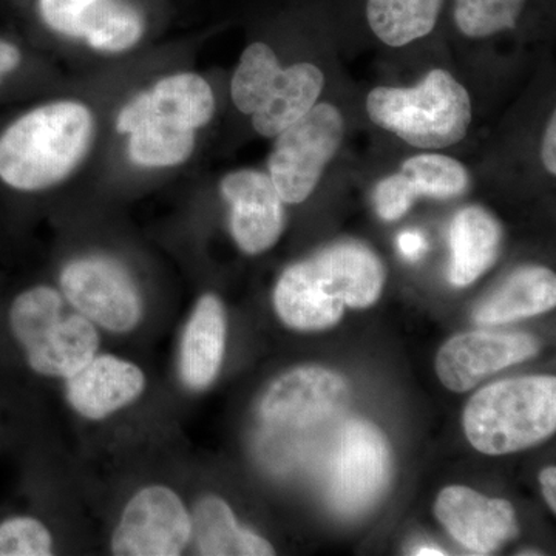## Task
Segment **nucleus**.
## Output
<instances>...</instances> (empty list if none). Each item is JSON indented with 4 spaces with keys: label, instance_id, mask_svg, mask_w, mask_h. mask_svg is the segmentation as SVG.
Listing matches in <instances>:
<instances>
[{
    "label": "nucleus",
    "instance_id": "obj_1",
    "mask_svg": "<svg viewBox=\"0 0 556 556\" xmlns=\"http://www.w3.org/2000/svg\"><path fill=\"white\" fill-rule=\"evenodd\" d=\"M383 283L378 255L358 241H342L285 270L274 305L288 327L318 331L334 327L345 306L367 308L378 302Z\"/></svg>",
    "mask_w": 556,
    "mask_h": 556
},
{
    "label": "nucleus",
    "instance_id": "obj_2",
    "mask_svg": "<svg viewBox=\"0 0 556 556\" xmlns=\"http://www.w3.org/2000/svg\"><path fill=\"white\" fill-rule=\"evenodd\" d=\"M211 86L193 73L169 76L121 110L116 129L130 135L129 156L141 167H174L192 155L195 130L214 116Z\"/></svg>",
    "mask_w": 556,
    "mask_h": 556
},
{
    "label": "nucleus",
    "instance_id": "obj_3",
    "mask_svg": "<svg viewBox=\"0 0 556 556\" xmlns=\"http://www.w3.org/2000/svg\"><path fill=\"white\" fill-rule=\"evenodd\" d=\"M93 130V115L79 102L31 110L0 137V179L27 192L56 185L87 155Z\"/></svg>",
    "mask_w": 556,
    "mask_h": 556
},
{
    "label": "nucleus",
    "instance_id": "obj_4",
    "mask_svg": "<svg viewBox=\"0 0 556 556\" xmlns=\"http://www.w3.org/2000/svg\"><path fill=\"white\" fill-rule=\"evenodd\" d=\"M556 380L507 379L482 388L464 412L467 439L484 455H508L555 433Z\"/></svg>",
    "mask_w": 556,
    "mask_h": 556
},
{
    "label": "nucleus",
    "instance_id": "obj_5",
    "mask_svg": "<svg viewBox=\"0 0 556 556\" xmlns=\"http://www.w3.org/2000/svg\"><path fill=\"white\" fill-rule=\"evenodd\" d=\"M369 118L419 149H445L466 138L471 123L468 91L445 70L409 89L378 87L367 98Z\"/></svg>",
    "mask_w": 556,
    "mask_h": 556
},
{
    "label": "nucleus",
    "instance_id": "obj_6",
    "mask_svg": "<svg viewBox=\"0 0 556 556\" xmlns=\"http://www.w3.org/2000/svg\"><path fill=\"white\" fill-rule=\"evenodd\" d=\"M14 338L24 346L36 372L70 378L97 354V329L78 309H70L60 292L47 287L22 292L10 309Z\"/></svg>",
    "mask_w": 556,
    "mask_h": 556
},
{
    "label": "nucleus",
    "instance_id": "obj_7",
    "mask_svg": "<svg viewBox=\"0 0 556 556\" xmlns=\"http://www.w3.org/2000/svg\"><path fill=\"white\" fill-rule=\"evenodd\" d=\"M276 138L269 177L283 203H302L342 144V113L328 102L316 104Z\"/></svg>",
    "mask_w": 556,
    "mask_h": 556
},
{
    "label": "nucleus",
    "instance_id": "obj_8",
    "mask_svg": "<svg viewBox=\"0 0 556 556\" xmlns=\"http://www.w3.org/2000/svg\"><path fill=\"white\" fill-rule=\"evenodd\" d=\"M390 478L391 452L382 431L365 420L346 422L329 475L331 506L345 517L364 514L383 495Z\"/></svg>",
    "mask_w": 556,
    "mask_h": 556
},
{
    "label": "nucleus",
    "instance_id": "obj_9",
    "mask_svg": "<svg viewBox=\"0 0 556 556\" xmlns=\"http://www.w3.org/2000/svg\"><path fill=\"white\" fill-rule=\"evenodd\" d=\"M61 287L73 308L110 331H130L141 318L137 288L112 260H75L62 270Z\"/></svg>",
    "mask_w": 556,
    "mask_h": 556
},
{
    "label": "nucleus",
    "instance_id": "obj_10",
    "mask_svg": "<svg viewBox=\"0 0 556 556\" xmlns=\"http://www.w3.org/2000/svg\"><path fill=\"white\" fill-rule=\"evenodd\" d=\"M190 515L167 486H148L131 497L113 535V554L177 556L190 540Z\"/></svg>",
    "mask_w": 556,
    "mask_h": 556
},
{
    "label": "nucleus",
    "instance_id": "obj_11",
    "mask_svg": "<svg viewBox=\"0 0 556 556\" xmlns=\"http://www.w3.org/2000/svg\"><path fill=\"white\" fill-rule=\"evenodd\" d=\"M538 348L535 338L519 332H466L439 350L437 372L448 390L464 393L501 369L535 356Z\"/></svg>",
    "mask_w": 556,
    "mask_h": 556
},
{
    "label": "nucleus",
    "instance_id": "obj_12",
    "mask_svg": "<svg viewBox=\"0 0 556 556\" xmlns=\"http://www.w3.org/2000/svg\"><path fill=\"white\" fill-rule=\"evenodd\" d=\"M350 390L345 379L331 369L302 367L281 376L260 405L266 422L305 427L345 407Z\"/></svg>",
    "mask_w": 556,
    "mask_h": 556
},
{
    "label": "nucleus",
    "instance_id": "obj_13",
    "mask_svg": "<svg viewBox=\"0 0 556 556\" xmlns=\"http://www.w3.org/2000/svg\"><path fill=\"white\" fill-rule=\"evenodd\" d=\"M434 514L457 543L478 555L496 551L517 532L515 510L507 501L479 495L468 486L442 490Z\"/></svg>",
    "mask_w": 556,
    "mask_h": 556
},
{
    "label": "nucleus",
    "instance_id": "obj_14",
    "mask_svg": "<svg viewBox=\"0 0 556 556\" xmlns=\"http://www.w3.org/2000/svg\"><path fill=\"white\" fill-rule=\"evenodd\" d=\"M222 192L232 206L230 228L239 247L248 254L273 248L283 230L285 211L269 175L233 172L223 179Z\"/></svg>",
    "mask_w": 556,
    "mask_h": 556
},
{
    "label": "nucleus",
    "instance_id": "obj_15",
    "mask_svg": "<svg viewBox=\"0 0 556 556\" xmlns=\"http://www.w3.org/2000/svg\"><path fill=\"white\" fill-rule=\"evenodd\" d=\"M142 388L144 375L137 365L115 356H100L70 376L67 396L80 415L101 419L135 401Z\"/></svg>",
    "mask_w": 556,
    "mask_h": 556
},
{
    "label": "nucleus",
    "instance_id": "obj_16",
    "mask_svg": "<svg viewBox=\"0 0 556 556\" xmlns=\"http://www.w3.org/2000/svg\"><path fill=\"white\" fill-rule=\"evenodd\" d=\"M226 316L215 295L197 303L181 342L179 369L186 386L203 390L217 378L225 356Z\"/></svg>",
    "mask_w": 556,
    "mask_h": 556
},
{
    "label": "nucleus",
    "instance_id": "obj_17",
    "mask_svg": "<svg viewBox=\"0 0 556 556\" xmlns=\"http://www.w3.org/2000/svg\"><path fill=\"white\" fill-rule=\"evenodd\" d=\"M501 239L500 223L485 208L470 206L457 212L450 226V281L457 288L477 281L496 262Z\"/></svg>",
    "mask_w": 556,
    "mask_h": 556
},
{
    "label": "nucleus",
    "instance_id": "obj_18",
    "mask_svg": "<svg viewBox=\"0 0 556 556\" xmlns=\"http://www.w3.org/2000/svg\"><path fill=\"white\" fill-rule=\"evenodd\" d=\"M325 75L309 62L281 68L262 108L252 115V126L262 137L276 138L316 105Z\"/></svg>",
    "mask_w": 556,
    "mask_h": 556
},
{
    "label": "nucleus",
    "instance_id": "obj_19",
    "mask_svg": "<svg viewBox=\"0 0 556 556\" xmlns=\"http://www.w3.org/2000/svg\"><path fill=\"white\" fill-rule=\"evenodd\" d=\"M556 278L546 268L519 269L475 313L481 325H503L554 309Z\"/></svg>",
    "mask_w": 556,
    "mask_h": 556
},
{
    "label": "nucleus",
    "instance_id": "obj_20",
    "mask_svg": "<svg viewBox=\"0 0 556 556\" xmlns=\"http://www.w3.org/2000/svg\"><path fill=\"white\" fill-rule=\"evenodd\" d=\"M190 538L200 555L266 556L274 547L262 536L237 525L232 510L217 496H207L197 504L190 517Z\"/></svg>",
    "mask_w": 556,
    "mask_h": 556
},
{
    "label": "nucleus",
    "instance_id": "obj_21",
    "mask_svg": "<svg viewBox=\"0 0 556 556\" xmlns=\"http://www.w3.org/2000/svg\"><path fill=\"white\" fill-rule=\"evenodd\" d=\"M441 5L442 0H368V24L387 46L404 47L433 31Z\"/></svg>",
    "mask_w": 556,
    "mask_h": 556
},
{
    "label": "nucleus",
    "instance_id": "obj_22",
    "mask_svg": "<svg viewBox=\"0 0 556 556\" xmlns=\"http://www.w3.org/2000/svg\"><path fill=\"white\" fill-rule=\"evenodd\" d=\"M144 33L138 10L119 0H100L83 25L80 38L94 50L119 53L131 49Z\"/></svg>",
    "mask_w": 556,
    "mask_h": 556
},
{
    "label": "nucleus",
    "instance_id": "obj_23",
    "mask_svg": "<svg viewBox=\"0 0 556 556\" xmlns=\"http://www.w3.org/2000/svg\"><path fill=\"white\" fill-rule=\"evenodd\" d=\"M280 62L269 46L255 42L241 54L232 79V101L244 115H254L266 97L274 79L280 73Z\"/></svg>",
    "mask_w": 556,
    "mask_h": 556
},
{
    "label": "nucleus",
    "instance_id": "obj_24",
    "mask_svg": "<svg viewBox=\"0 0 556 556\" xmlns=\"http://www.w3.org/2000/svg\"><path fill=\"white\" fill-rule=\"evenodd\" d=\"M404 174L415 188L417 197L452 199L460 195L468 186L466 167L459 161L439 153H424L405 161Z\"/></svg>",
    "mask_w": 556,
    "mask_h": 556
},
{
    "label": "nucleus",
    "instance_id": "obj_25",
    "mask_svg": "<svg viewBox=\"0 0 556 556\" xmlns=\"http://www.w3.org/2000/svg\"><path fill=\"white\" fill-rule=\"evenodd\" d=\"M526 0H456L457 28L468 38H489L517 25Z\"/></svg>",
    "mask_w": 556,
    "mask_h": 556
},
{
    "label": "nucleus",
    "instance_id": "obj_26",
    "mask_svg": "<svg viewBox=\"0 0 556 556\" xmlns=\"http://www.w3.org/2000/svg\"><path fill=\"white\" fill-rule=\"evenodd\" d=\"M49 530L33 518H13L0 525V556H49Z\"/></svg>",
    "mask_w": 556,
    "mask_h": 556
},
{
    "label": "nucleus",
    "instance_id": "obj_27",
    "mask_svg": "<svg viewBox=\"0 0 556 556\" xmlns=\"http://www.w3.org/2000/svg\"><path fill=\"white\" fill-rule=\"evenodd\" d=\"M100 0H40L42 20L62 35L80 38L84 22Z\"/></svg>",
    "mask_w": 556,
    "mask_h": 556
},
{
    "label": "nucleus",
    "instance_id": "obj_28",
    "mask_svg": "<svg viewBox=\"0 0 556 556\" xmlns=\"http://www.w3.org/2000/svg\"><path fill=\"white\" fill-rule=\"evenodd\" d=\"M416 200V190L404 174L382 179L375 190L376 211L387 222L404 217Z\"/></svg>",
    "mask_w": 556,
    "mask_h": 556
},
{
    "label": "nucleus",
    "instance_id": "obj_29",
    "mask_svg": "<svg viewBox=\"0 0 556 556\" xmlns=\"http://www.w3.org/2000/svg\"><path fill=\"white\" fill-rule=\"evenodd\" d=\"M397 244L401 254L409 262H416L422 257L428 248L426 237L417 230H407V232L401 233Z\"/></svg>",
    "mask_w": 556,
    "mask_h": 556
},
{
    "label": "nucleus",
    "instance_id": "obj_30",
    "mask_svg": "<svg viewBox=\"0 0 556 556\" xmlns=\"http://www.w3.org/2000/svg\"><path fill=\"white\" fill-rule=\"evenodd\" d=\"M543 161L548 174H556V116L548 121L543 141Z\"/></svg>",
    "mask_w": 556,
    "mask_h": 556
},
{
    "label": "nucleus",
    "instance_id": "obj_31",
    "mask_svg": "<svg viewBox=\"0 0 556 556\" xmlns=\"http://www.w3.org/2000/svg\"><path fill=\"white\" fill-rule=\"evenodd\" d=\"M21 64V51L7 40L0 39V80L7 73L13 72Z\"/></svg>",
    "mask_w": 556,
    "mask_h": 556
},
{
    "label": "nucleus",
    "instance_id": "obj_32",
    "mask_svg": "<svg viewBox=\"0 0 556 556\" xmlns=\"http://www.w3.org/2000/svg\"><path fill=\"white\" fill-rule=\"evenodd\" d=\"M540 481L548 507L552 508V511H556V468L547 467L546 470L541 471Z\"/></svg>",
    "mask_w": 556,
    "mask_h": 556
},
{
    "label": "nucleus",
    "instance_id": "obj_33",
    "mask_svg": "<svg viewBox=\"0 0 556 556\" xmlns=\"http://www.w3.org/2000/svg\"><path fill=\"white\" fill-rule=\"evenodd\" d=\"M413 554H415L417 556H430V555L438 556V555H445V552H442L441 548H439V547L424 546V547L416 548V551L413 552Z\"/></svg>",
    "mask_w": 556,
    "mask_h": 556
}]
</instances>
